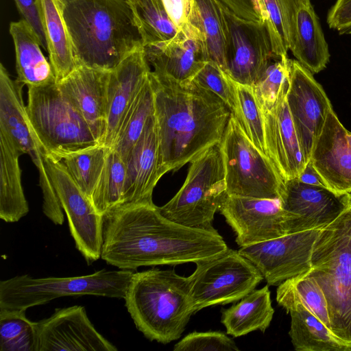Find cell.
Masks as SVG:
<instances>
[{
  "mask_svg": "<svg viewBox=\"0 0 351 351\" xmlns=\"http://www.w3.org/2000/svg\"><path fill=\"white\" fill-rule=\"evenodd\" d=\"M101 258L120 269L176 265L217 255L228 247L215 228L184 226L154 204H128L104 217Z\"/></svg>",
  "mask_w": 351,
  "mask_h": 351,
  "instance_id": "obj_1",
  "label": "cell"
},
{
  "mask_svg": "<svg viewBox=\"0 0 351 351\" xmlns=\"http://www.w3.org/2000/svg\"><path fill=\"white\" fill-rule=\"evenodd\" d=\"M158 137V175L176 171L220 143L231 114L193 81L180 84L151 71Z\"/></svg>",
  "mask_w": 351,
  "mask_h": 351,
  "instance_id": "obj_2",
  "label": "cell"
},
{
  "mask_svg": "<svg viewBox=\"0 0 351 351\" xmlns=\"http://www.w3.org/2000/svg\"><path fill=\"white\" fill-rule=\"evenodd\" d=\"M77 66L111 71L144 47L128 0H62Z\"/></svg>",
  "mask_w": 351,
  "mask_h": 351,
  "instance_id": "obj_3",
  "label": "cell"
},
{
  "mask_svg": "<svg viewBox=\"0 0 351 351\" xmlns=\"http://www.w3.org/2000/svg\"><path fill=\"white\" fill-rule=\"evenodd\" d=\"M123 299L137 329L164 344L178 339L195 313L189 277L173 269L134 273Z\"/></svg>",
  "mask_w": 351,
  "mask_h": 351,
  "instance_id": "obj_4",
  "label": "cell"
},
{
  "mask_svg": "<svg viewBox=\"0 0 351 351\" xmlns=\"http://www.w3.org/2000/svg\"><path fill=\"white\" fill-rule=\"evenodd\" d=\"M313 277L326 296L331 330L351 346V209L322 229L312 254Z\"/></svg>",
  "mask_w": 351,
  "mask_h": 351,
  "instance_id": "obj_5",
  "label": "cell"
},
{
  "mask_svg": "<svg viewBox=\"0 0 351 351\" xmlns=\"http://www.w3.org/2000/svg\"><path fill=\"white\" fill-rule=\"evenodd\" d=\"M26 113L44 152L56 160L101 144L56 82L28 88Z\"/></svg>",
  "mask_w": 351,
  "mask_h": 351,
  "instance_id": "obj_6",
  "label": "cell"
},
{
  "mask_svg": "<svg viewBox=\"0 0 351 351\" xmlns=\"http://www.w3.org/2000/svg\"><path fill=\"white\" fill-rule=\"evenodd\" d=\"M134 273L132 270L103 269L74 277L16 276L0 282V309L27 310L64 296L124 298Z\"/></svg>",
  "mask_w": 351,
  "mask_h": 351,
  "instance_id": "obj_7",
  "label": "cell"
},
{
  "mask_svg": "<svg viewBox=\"0 0 351 351\" xmlns=\"http://www.w3.org/2000/svg\"><path fill=\"white\" fill-rule=\"evenodd\" d=\"M226 195L224 164L218 143L191 162L182 187L158 210L180 225L213 230L214 215Z\"/></svg>",
  "mask_w": 351,
  "mask_h": 351,
  "instance_id": "obj_8",
  "label": "cell"
},
{
  "mask_svg": "<svg viewBox=\"0 0 351 351\" xmlns=\"http://www.w3.org/2000/svg\"><path fill=\"white\" fill-rule=\"evenodd\" d=\"M219 145L228 195L280 197L284 180L271 160L250 141L232 112Z\"/></svg>",
  "mask_w": 351,
  "mask_h": 351,
  "instance_id": "obj_9",
  "label": "cell"
},
{
  "mask_svg": "<svg viewBox=\"0 0 351 351\" xmlns=\"http://www.w3.org/2000/svg\"><path fill=\"white\" fill-rule=\"evenodd\" d=\"M195 265L189 276L195 313L210 306L237 302L264 279L252 262L229 247Z\"/></svg>",
  "mask_w": 351,
  "mask_h": 351,
  "instance_id": "obj_10",
  "label": "cell"
},
{
  "mask_svg": "<svg viewBox=\"0 0 351 351\" xmlns=\"http://www.w3.org/2000/svg\"><path fill=\"white\" fill-rule=\"evenodd\" d=\"M44 163L66 213L77 249L88 263L97 261L101 258L104 217L97 212L59 160L45 154Z\"/></svg>",
  "mask_w": 351,
  "mask_h": 351,
  "instance_id": "obj_11",
  "label": "cell"
},
{
  "mask_svg": "<svg viewBox=\"0 0 351 351\" xmlns=\"http://www.w3.org/2000/svg\"><path fill=\"white\" fill-rule=\"evenodd\" d=\"M222 4V3H221ZM226 23V73L253 86L274 56L265 23L244 20L222 4Z\"/></svg>",
  "mask_w": 351,
  "mask_h": 351,
  "instance_id": "obj_12",
  "label": "cell"
},
{
  "mask_svg": "<svg viewBox=\"0 0 351 351\" xmlns=\"http://www.w3.org/2000/svg\"><path fill=\"white\" fill-rule=\"evenodd\" d=\"M322 229H313L240 247L239 252L260 271L268 285H279L311 269L313 247Z\"/></svg>",
  "mask_w": 351,
  "mask_h": 351,
  "instance_id": "obj_13",
  "label": "cell"
},
{
  "mask_svg": "<svg viewBox=\"0 0 351 351\" xmlns=\"http://www.w3.org/2000/svg\"><path fill=\"white\" fill-rule=\"evenodd\" d=\"M287 101L305 159L309 162L331 102L313 74L298 60L289 59Z\"/></svg>",
  "mask_w": 351,
  "mask_h": 351,
  "instance_id": "obj_14",
  "label": "cell"
},
{
  "mask_svg": "<svg viewBox=\"0 0 351 351\" xmlns=\"http://www.w3.org/2000/svg\"><path fill=\"white\" fill-rule=\"evenodd\" d=\"M279 199L287 215V234L322 229L349 208L348 194L338 195L298 178L284 181Z\"/></svg>",
  "mask_w": 351,
  "mask_h": 351,
  "instance_id": "obj_15",
  "label": "cell"
},
{
  "mask_svg": "<svg viewBox=\"0 0 351 351\" xmlns=\"http://www.w3.org/2000/svg\"><path fill=\"white\" fill-rule=\"evenodd\" d=\"M219 210L234 232L240 247L287 234V215L279 198L226 195Z\"/></svg>",
  "mask_w": 351,
  "mask_h": 351,
  "instance_id": "obj_16",
  "label": "cell"
},
{
  "mask_svg": "<svg viewBox=\"0 0 351 351\" xmlns=\"http://www.w3.org/2000/svg\"><path fill=\"white\" fill-rule=\"evenodd\" d=\"M38 351H117L88 319L84 306L57 308L38 322Z\"/></svg>",
  "mask_w": 351,
  "mask_h": 351,
  "instance_id": "obj_17",
  "label": "cell"
},
{
  "mask_svg": "<svg viewBox=\"0 0 351 351\" xmlns=\"http://www.w3.org/2000/svg\"><path fill=\"white\" fill-rule=\"evenodd\" d=\"M144 47L153 72L180 84L191 82L207 62L202 36L189 23L170 39Z\"/></svg>",
  "mask_w": 351,
  "mask_h": 351,
  "instance_id": "obj_18",
  "label": "cell"
},
{
  "mask_svg": "<svg viewBox=\"0 0 351 351\" xmlns=\"http://www.w3.org/2000/svg\"><path fill=\"white\" fill-rule=\"evenodd\" d=\"M290 50L313 74L324 70L330 52L311 0H280Z\"/></svg>",
  "mask_w": 351,
  "mask_h": 351,
  "instance_id": "obj_19",
  "label": "cell"
},
{
  "mask_svg": "<svg viewBox=\"0 0 351 351\" xmlns=\"http://www.w3.org/2000/svg\"><path fill=\"white\" fill-rule=\"evenodd\" d=\"M347 131L330 109L309 160L324 186L338 195L351 193V148Z\"/></svg>",
  "mask_w": 351,
  "mask_h": 351,
  "instance_id": "obj_20",
  "label": "cell"
},
{
  "mask_svg": "<svg viewBox=\"0 0 351 351\" xmlns=\"http://www.w3.org/2000/svg\"><path fill=\"white\" fill-rule=\"evenodd\" d=\"M23 86L18 80H13L1 63L0 131L23 154L29 156L38 171L39 180H46L49 176L44 163L45 153L29 125L22 94Z\"/></svg>",
  "mask_w": 351,
  "mask_h": 351,
  "instance_id": "obj_21",
  "label": "cell"
},
{
  "mask_svg": "<svg viewBox=\"0 0 351 351\" xmlns=\"http://www.w3.org/2000/svg\"><path fill=\"white\" fill-rule=\"evenodd\" d=\"M110 71L77 66L57 83L102 144L107 125L108 85Z\"/></svg>",
  "mask_w": 351,
  "mask_h": 351,
  "instance_id": "obj_22",
  "label": "cell"
},
{
  "mask_svg": "<svg viewBox=\"0 0 351 351\" xmlns=\"http://www.w3.org/2000/svg\"><path fill=\"white\" fill-rule=\"evenodd\" d=\"M151 70L145 47L125 57L110 72L108 85V114L102 142L112 148L125 114L147 80Z\"/></svg>",
  "mask_w": 351,
  "mask_h": 351,
  "instance_id": "obj_23",
  "label": "cell"
},
{
  "mask_svg": "<svg viewBox=\"0 0 351 351\" xmlns=\"http://www.w3.org/2000/svg\"><path fill=\"white\" fill-rule=\"evenodd\" d=\"M287 93L271 109L263 111L267 154L284 181L298 178L308 163L293 125Z\"/></svg>",
  "mask_w": 351,
  "mask_h": 351,
  "instance_id": "obj_24",
  "label": "cell"
},
{
  "mask_svg": "<svg viewBox=\"0 0 351 351\" xmlns=\"http://www.w3.org/2000/svg\"><path fill=\"white\" fill-rule=\"evenodd\" d=\"M158 162V137L154 114L148 119L141 137L125 161V178L121 206L154 204L153 191L160 180Z\"/></svg>",
  "mask_w": 351,
  "mask_h": 351,
  "instance_id": "obj_25",
  "label": "cell"
},
{
  "mask_svg": "<svg viewBox=\"0 0 351 351\" xmlns=\"http://www.w3.org/2000/svg\"><path fill=\"white\" fill-rule=\"evenodd\" d=\"M9 32L14 46L16 80L28 88L56 82L51 64L43 55L39 38L31 25L23 19L11 23Z\"/></svg>",
  "mask_w": 351,
  "mask_h": 351,
  "instance_id": "obj_26",
  "label": "cell"
},
{
  "mask_svg": "<svg viewBox=\"0 0 351 351\" xmlns=\"http://www.w3.org/2000/svg\"><path fill=\"white\" fill-rule=\"evenodd\" d=\"M38 7L47 43L49 62L56 83L77 66L71 38L65 22L62 0H38Z\"/></svg>",
  "mask_w": 351,
  "mask_h": 351,
  "instance_id": "obj_27",
  "label": "cell"
},
{
  "mask_svg": "<svg viewBox=\"0 0 351 351\" xmlns=\"http://www.w3.org/2000/svg\"><path fill=\"white\" fill-rule=\"evenodd\" d=\"M23 154L0 131V218L5 222L18 221L29 212L19 162Z\"/></svg>",
  "mask_w": 351,
  "mask_h": 351,
  "instance_id": "obj_28",
  "label": "cell"
},
{
  "mask_svg": "<svg viewBox=\"0 0 351 351\" xmlns=\"http://www.w3.org/2000/svg\"><path fill=\"white\" fill-rule=\"evenodd\" d=\"M274 314L269 285L254 289L237 304L223 309L221 322L234 337L252 331L263 332L269 326Z\"/></svg>",
  "mask_w": 351,
  "mask_h": 351,
  "instance_id": "obj_29",
  "label": "cell"
},
{
  "mask_svg": "<svg viewBox=\"0 0 351 351\" xmlns=\"http://www.w3.org/2000/svg\"><path fill=\"white\" fill-rule=\"evenodd\" d=\"M188 23L199 32L207 61L217 64L226 73V23L219 0H192Z\"/></svg>",
  "mask_w": 351,
  "mask_h": 351,
  "instance_id": "obj_30",
  "label": "cell"
},
{
  "mask_svg": "<svg viewBox=\"0 0 351 351\" xmlns=\"http://www.w3.org/2000/svg\"><path fill=\"white\" fill-rule=\"evenodd\" d=\"M289 337L297 351H351V346L337 337L315 315L301 304L289 312Z\"/></svg>",
  "mask_w": 351,
  "mask_h": 351,
  "instance_id": "obj_31",
  "label": "cell"
},
{
  "mask_svg": "<svg viewBox=\"0 0 351 351\" xmlns=\"http://www.w3.org/2000/svg\"><path fill=\"white\" fill-rule=\"evenodd\" d=\"M154 112V93L149 74L125 114L111 148L119 154L124 162L141 137L148 119Z\"/></svg>",
  "mask_w": 351,
  "mask_h": 351,
  "instance_id": "obj_32",
  "label": "cell"
},
{
  "mask_svg": "<svg viewBox=\"0 0 351 351\" xmlns=\"http://www.w3.org/2000/svg\"><path fill=\"white\" fill-rule=\"evenodd\" d=\"M276 302L288 313L301 304L315 315L330 330L328 303L316 280L304 273L280 283L276 290Z\"/></svg>",
  "mask_w": 351,
  "mask_h": 351,
  "instance_id": "obj_33",
  "label": "cell"
},
{
  "mask_svg": "<svg viewBox=\"0 0 351 351\" xmlns=\"http://www.w3.org/2000/svg\"><path fill=\"white\" fill-rule=\"evenodd\" d=\"M110 149L104 145L99 144L64 154L58 160L89 199H91L100 178Z\"/></svg>",
  "mask_w": 351,
  "mask_h": 351,
  "instance_id": "obj_34",
  "label": "cell"
},
{
  "mask_svg": "<svg viewBox=\"0 0 351 351\" xmlns=\"http://www.w3.org/2000/svg\"><path fill=\"white\" fill-rule=\"evenodd\" d=\"M144 47L173 37L178 29L162 0H128Z\"/></svg>",
  "mask_w": 351,
  "mask_h": 351,
  "instance_id": "obj_35",
  "label": "cell"
},
{
  "mask_svg": "<svg viewBox=\"0 0 351 351\" xmlns=\"http://www.w3.org/2000/svg\"><path fill=\"white\" fill-rule=\"evenodd\" d=\"M125 178V162L115 150L110 149L90 199L102 216L121 206Z\"/></svg>",
  "mask_w": 351,
  "mask_h": 351,
  "instance_id": "obj_36",
  "label": "cell"
},
{
  "mask_svg": "<svg viewBox=\"0 0 351 351\" xmlns=\"http://www.w3.org/2000/svg\"><path fill=\"white\" fill-rule=\"evenodd\" d=\"M25 311L0 309L1 351H38V322L28 319Z\"/></svg>",
  "mask_w": 351,
  "mask_h": 351,
  "instance_id": "obj_37",
  "label": "cell"
},
{
  "mask_svg": "<svg viewBox=\"0 0 351 351\" xmlns=\"http://www.w3.org/2000/svg\"><path fill=\"white\" fill-rule=\"evenodd\" d=\"M233 84L238 105V114L236 118L253 145L268 156L265 140L263 111L256 97L253 86L242 84L234 80Z\"/></svg>",
  "mask_w": 351,
  "mask_h": 351,
  "instance_id": "obj_38",
  "label": "cell"
},
{
  "mask_svg": "<svg viewBox=\"0 0 351 351\" xmlns=\"http://www.w3.org/2000/svg\"><path fill=\"white\" fill-rule=\"evenodd\" d=\"M289 58L273 60L253 86L263 111L271 109L287 93L289 84Z\"/></svg>",
  "mask_w": 351,
  "mask_h": 351,
  "instance_id": "obj_39",
  "label": "cell"
},
{
  "mask_svg": "<svg viewBox=\"0 0 351 351\" xmlns=\"http://www.w3.org/2000/svg\"><path fill=\"white\" fill-rule=\"evenodd\" d=\"M193 81L219 97L236 117L238 105L232 79L217 64L207 61Z\"/></svg>",
  "mask_w": 351,
  "mask_h": 351,
  "instance_id": "obj_40",
  "label": "cell"
},
{
  "mask_svg": "<svg viewBox=\"0 0 351 351\" xmlns=\"http://www.w3.org/2000/svg\"><path fill=\"white\" fill-rule=\"evenodd\" d=\"M263 23L267 27L272 51L277 59L287 58L289 41L280 0H258Z\"/></svg>",
  "mask_w": 351,
  "mask_h": 351,
  "instance_id": "obj_41",
  "label": "cell"
},
{
  "mask_svg": "<svg viewBox=\"0 0 351 351\" xmlns=\"http://www.w3.org/2000/svg\"><path fill=\"white\" fill-rule=\"evenodd\" d=\"M235 342L219 331L193 332L175 344L174 351H238Z\"/></svg>",
  "mask_w": 351,
  "mask_h": 351,
  "instance_id": "obj_42",
  "label": "cell"
},
{
  "mask_svg": "<svg viewBox=\"0 0 351 351\" xmlns=\"http://www.w3.org/2000/svg\"><path fill=\"white\" fill-rule=\"evenodd\" d=\"M326 22L340 35H351V0H336L328 12Z\"/></svg>",
  "mask_w": 351,
  "mask_h": 351,
  "instance_id": "obj_43",
  "label": "cell"
},
{
  "mask_svg": "<svg viewBox=\"0 0 351 351\" xmlns=\"http://www.w3.org/2000/svg\"><path fill=\"white\" fill-rule=\"evenodd\" d=\"M14 1L23 19L31 25L38 36L42 47L47 50V43L38 10V0Z\"/></svg>",
  "mask_w": 351,
  "mask_h": 351,
  "instance_id": "obj_44",
  "label": "cell"
},
{
  "mask_svg": "<svg viewBox=\"0 0 351 351\" xmlns=\"http://www.w3.org/2000/svg\"><path fill=\"white\" fill-rule=\"evenodd\" d=\"M237 16L249 21L263 23L258 0H219Z\"/></svg>",
  "mask_w": 351,
  "mask_h": 351,
  "instance_id": "obj_45",
  "label": "cell"
},
{
  "mask_svg": "<svg viewBox=\"0 0 351 351\" xmlns=\"http://www.w3.org/2000/svg\"><path fill=\"white\" fill-rule=\"evenodd\" d=\"M170 19L178 29L188 23L192 0H162Z\"/></svg>",
  "mask_w": 351,
  "mask_h": 351,
  "instance_id": "obj_46",
  "label": "cell"
},
{
  "mask_svg": "<svg viewBox=\"0 0 351 351\" xmlns=\"http://www.w3.org/2000/svg\"><path fill=\"white\" fill-rule=\"evenodd\" d=\"M298 179L301 182L308 185L326 187L310 162L307 163L304 171Z\"/></svg>",
  "mask_w": 351,
  "mask_h": 351,
  "instance_id": "obj_47",
  "label": "cell"
},
{
  "mask_svg": "<svg viewBox=\"0 0 351 351\" xmlns=\"http://www.w3.org/2000/svg\"><path fill=\"white\" fill-rule=\"evenodd\" d=\"M346 139H347V142H348L349 146L351 148V132H350L348 131H347V132H346Z\"/></svg>",
  "mask_w": 351,
  "mask_h": 351,
  "instance_id": "obj_48",
  "label": "cell"
},
{
  "mask_svg": "<svg viewBox=\"0 0 351 351\" xmlns=\"http://www.w3.org/2000/svg\"><path fill=\"white\" fill-rule=\"evenodd\" d=\"M348 195L349 207L351 209V193H348Z\"/></svg>",
  "mask_w": 351,
  "mask_h": 351,
  "instance_id": "obj_49",
  "label": "cell"
}]
</instances>
